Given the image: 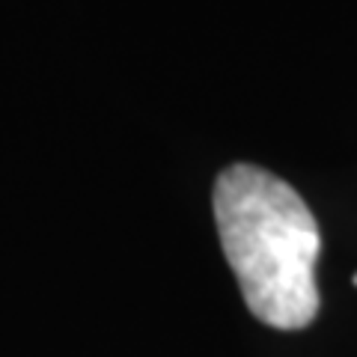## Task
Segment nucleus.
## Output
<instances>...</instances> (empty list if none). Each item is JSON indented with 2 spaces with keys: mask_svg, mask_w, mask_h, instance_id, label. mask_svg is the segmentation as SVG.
I'll return each instance as SVG.
<instances>
[{
  "mask_svg": "<svg viewBox=\"0 0 357 357\" xmlns=\"http://www.w3.org/2000/svg\"><path fill=\"white\" fill-rule=\"evenodd\" d=\"M215 223L244 304L277 331L319 316V223L289 182L256 164H232L215 182Z\"/></svg>",
  "mask_w": 357,
  "mask_h": 357,
  "instance_id": "obj_1",
  "label": "nucleus"
},
{
  "mask_svg": "<svg viewBox=\"0 0 357 357\" xmlns=\"http://www.w3.org/2000/svg\"><path fill=\"white\" fill-rule=\"evenodd\" d=\"M354 286H357V274H354Z\"/></svg>",
  "mask_w": 357,
  "mask_h": 357,
  "instance_id": "obj_2",
  "label": "nucleus"
}]
</instances>
